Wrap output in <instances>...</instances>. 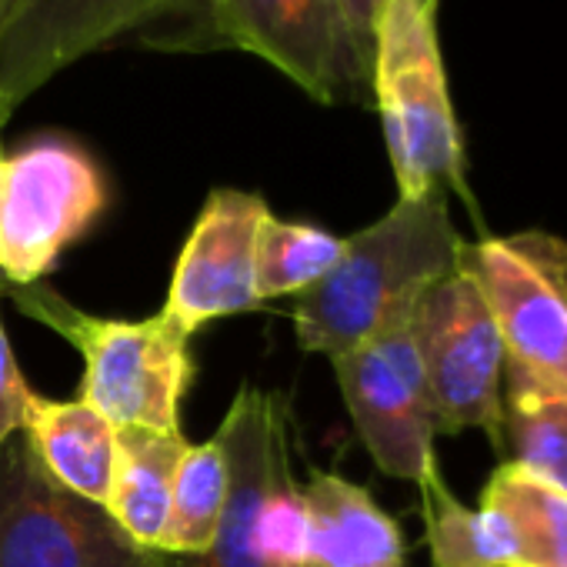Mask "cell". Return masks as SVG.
<instances>
[{
	"mask_svg": "<svg viewBox=\"0 0 567 567\" xmlns=\"http://www.w3.org/2000/svg\"><path fill=\"white\" fill-rule=\"evenodd\" d=\"M464 247L447 194L398 197L384 217L344 237L341 260L298 295L291 318L301 348L331 361L364 348L461 267Z\"/></svg>",
	"mask_w": 567,
	"mask_h": 567,
	"instance_id": "obj_1",
	"label": "cell"
},
{
	"mask_svg": "<svg viewBox=\"0 0 567 567\" xmlns=\"http://www.w3.org/2000/svg\"><path fill=\"white\" fill-rule=\"evenodd\" d=\"M371 101L378 107L398 197L467 190V154L451 101L437 38V8L427 0H388L371 51Z\"/></svg>",
	"mask_w": 567,
	"mask_h": 567,
	"instance_id": "obj_2",
	"label": "cell"
},
{
	"mask_svg": "<svg viewBox=\"0 0 567 567\" xmlns=\"http://www.w3.org/2000/svg\"><path fill=\"white\" fill-rule=\"evenodd\" d=\"M21 315L48 324L84 358L81 401L101 411L114 427H147L181 434V398L194 378L184 334L164 311L144 321L94 318L44 284H8Z\"/></svg>",
	"mask_w": 567,
	"mask_h": 567,
	"instance_id": "obj_3",
	"label": "cell"
},
{
	"mask_svg": "<svg viewBox=\"0 0 567 567\" xmlns=\"http://www.w3.org/2000/svg\"><path fill=\"white\" fill-rule=\"evenodd\" d=\"M107 207V177L71 137L0 147V280L38 284Z\"/></svg>",
	"mask_w": 567,
	"mask_h": 567,
	"instance_id": "obj_4",
	"label": "cell"
},
{
	"mask_svg": "<svg viewBox=\"0 0 567 567\" xmlns=\"http://www.w3.org/2000/svg\"><path fill=\"white\" fill-rule=\"evenodd\" d=\"M411 334L427 381L437 434L481 431L504 454V341L474 277L451 270L417 298Z\"/></svg>",
	"mask_w": 567,
	"mask_h": 567,
	"instance_id": "obj_5",
	"label": "cell"
},
{
	"mask_svg": "<svg viewBox=\"0 0 567 567\" xmlns=\"http://www.w3.org/2000/svg\"><path fill=\"white\" fill-rule=\"evenodd\" d=\"M0 567H167L107 507L61 487L24 434L0 444Z\"/></svg>",
	"mask_w": 567,
	"mask_h": 567,
	"instance_id": "obj_6",
	"label": "cell"
},
{
	"mask_svg": "<svg viewBox=\"0 0 567 567\" xmlns=\"http://www.w3.org/2000/svg\"><path fill=\"white\" fill-rule=\"evenodd\" d=\"M461 264L497 324L507 364L567 398V240L550 230L481 237Z\"/></svg>",
	"mask_w": 567,
	"mask_h": 567,
	"instance_id": "obj_7",
	"label": "cell"
},
{
	"mask_svg": "<svg viewBox=\"0 0 567 567\" xmlns=\"http://www.w3.org/2000/svg\"><path fill=\"white\" fill-rule=\"evenodd\" d=\"M207 8L210 0H21L0 34V134L31 94L124 34L184 24L207 44Z\"/></svg>",
	"mask_w": 567,
	"mask_h": 567,
	"instance_id": "obj_8",
	"label": "cell"
},
{
	"mask_svg": "<svg viewBox=\"0 0 567 567\" xmlns=\"http://www.w3.org/2000/svg\"><path fill=\"white\" fill-rule=\"evenodd\" d=\"M207 44L267 61L318 104L371 97L338 0H210Z\"/></svg>",
	"mask_w": 567,
	"mask_h": 567,
	"instance_id": "obj_9",
	"label": "cell"
},
{
	"mask_svg": "<svg viewBox=\"0 0 567 567\" xmlns=\"http://www.w3.org/2000/svg\"><path fill=\"white\" fill-rule=\"evenodd\" d=\"M414 315V311H411ZM411 315L388 324L364 348L334 358L348 414L388 477L417 484L441 474L434 457V408L411 334Z\"/></svg>",
	"mask_w": 567,
	"mask_h": 567,
	"instance_id": "obj_10",
	"label": "cell"
},
{
	"mask_svg": "<svg viewBox=\"0 0 567 567\" xmlns=\"http://www.w3.org/2000/svg\"><path fill=\"white\" fill-rule=\"evenodd\" d=\"M291 408L280 391L240 388L217 441L227 461V504L220 527L200 554H167V567H277L264 547L260 511L270 487L291 474Z\"/></svg>",
	"mask_w": 567,
	"mask_h": 567,
	"instance_id": "obj_11",
	"label": "cell"
},
{
	"mask_svg": "<svg viewBox=\"0 0 567 567\" xmlns=\"http://www.w3.org/2000/svg\"><path fill=\"white\" fill-rule=\"evenodd\" d=\"M267 214L260 194L210 190L184 240L164 305V315L184 334L200 331L214 318L260 308L257 230Z\"/></svg>",
	"mask_w": 567,
	"mask_h": 567,
	"instance_id": "obj_12",
	"label": "cell"
},
{
	"mask_svg": "<svg viewBox=\"0 0 567 567\" xmlns=\"http://www.w3.org/2000/svg\"><path fill=\"white\" fill-rule=\"evenodd\" d=\"M301 494L308 507L305 567H408L404 534L368 487L315 467Z\"/></svg>",
	"mask_w": 567,
	"mask_h": 567,
	"instance_id": "obj_13",
	"label": "cell"
},
{
	"mask_svg": "<svg viewBox=\"0 0 567 567\" xmlns=\"http://www.w3.org/2000/svg\"><path fill=\"white\" fill-rule=\"evenodd\" d=\"M41 467L84 501L107 504L117 467V427L87 401H51L28 394L24 427Z\"/></svg>",
	"mask_w": 567,
	"mask_h": 567,
	"instance_id": "obj_14",
	"label": "cell"
},
{
	"mask_svg": "<svg viewBox=\"0 0 567 567\" xmlns=\"http://www.w3.org/2000/svg\"><path fill=\"white\" fill-rule=\"evenodd\" d=\"M497 527L507 567H567V491L501 461L477 504Z\"/></svg>",
	"mask_w": 567,
	"mask_h": 567,
	"instance_id": "obj_15",
	"label": "cell"
},
{
	"mask_svg": "<svg viewBox=\"0 0 567 567\" xmlns=\"http://www.w3.org/2000/svg\"><path fill=\"white\" fill-rule=\"evenodd\" d=\"M187 451L181 434L117 427V467L111 481L107 514L141 547H157L171 517L177 464Z\"/></svg>",
	"mask_w": 567,
	"mask_h": 567,
	"instance_id": "obj_16",
	"label": "cell"
},
{
	"mask_svg": "<svg viewBox=\"0 0 567 567\" xmlns=\"http://www.w3.org/2000/svg\"><path fill=\"white\" fill-rule=\"evenodd\" d=\"M504 447L514 464L567 491V398L520 368H504Z\"/></svg>",
	"mask_w": 567,
	"mask_h": 567,
	"instance_id": "obj_17",
	"label": "cell"
},
{
	"mask_svg": "<svg viewBox=\"0 0 567 567\" xmlns=\"http://www.w3.org/2000/svg\"><path fill=\"white\" fill-rule=\"evenodd\" d=\"M227 504V461L217 437L207 444H187L174 494H171V517L164 527L161 550L167 554H200L210 547Z\"/></svg>",
	"mask_w": 567,
	"mask_h": 567,
	"instance_id": "obj_18",
	"label": "cell"
},
{
	"mask_svg": "<svg viewBox=\"0 0 567 567\" xmlns=\"http://www.w3.org/2000/svg\"><path fill=\"white\" fill-rule=\"evenodd\" d=\"M344 254V237L321 227L288 224L274 214L264 217L257 230V295L288 298L318 284Z\"/></svg>",
	"mask_w": 567,
	"mask_h": 567,
	"instance_id": "obj_19",
	"label": "cell"
},
{
	"mask_svg": "<svg viewBox=\"0 0 567 567\" xmlns=\"http://www.w3.org/2000/svg\"><path fill=\"white\" fill-rule=\"evenodd\" d=\"M434 567H507L504 540L481 507H467L437 474L421 487Z\"/></svg>",
	"mask_w": 567,
	"mask_h": 567,
	"instance_id": "obj_20",
	"label": "cell"
},
{
	"mask_svg": "<svg viewBox=\"0 0 567 567\" xmlns=\"http://www.w3.org/2000/svg\"><path fill=\"white\" fill-rule=\"evenodd\" d=\"M0 288H4V280H0ZM28 394H31V388L21 378L8 331H4V324H0V444L11 441L14 434H21Z\"/></svg>",
	"mask_w": 567,
	"mask_h": 567,
	"instance_id": "obj_21",
	"label": "cell"
},
{
	"mask_svg": "<svg viewBox=\"0 0 567 567\" xmlns=\"http://www.w3.org/2000/svg\"><path fill=\"white\" fill-rule=\"evenodd\" d=\"M341 11H344V21H348V31L358 44V54L361 61L368 64V74H371V51H374V28H378V18L384 11L388 0H338Z\"/></svg>",
	"mask_w": 567,
	"mask_h": 567,
	"instance_id": "obj_22",
	"label": "cell"
},
{
	"mask_svg": "<svg viewBox=\"0 0 567 567\" xmlns=\"http://www.w3.org/2000/svg\"><path fill=\"white\" fill-rule=\"evenodd\" d=\"M18 4H21V0H0V34H4V28H8V21H11Z\"/></svg>",
	"mask_w": 567,
	"mask_h": 567,
	"instance_id": "obj_23",
	"label": "cell"
},
{
	"mask_svg": "<svg viewBox=\"0 0 567 567\" xmlns=\"http://www.w3.org/2000/svg\"><path fill=\"white\" fill-rule=\"evenodd\" d=\"M427 4H434V8H437V4H441V0H427Z\"/></svg>",
	"mask_w": 567,
	"mask_h": 567,
	"instance_id": "obj_24",
	"label": "cell"
}]
</instances>
